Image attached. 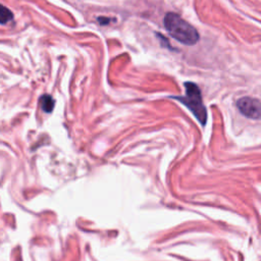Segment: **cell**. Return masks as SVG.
I'll return each instance as SVG.
<instances>
[{
	"label": "cell",
	"instance_id": "1",
	"mask_svg": "<svg viewBox=\"0 0 261 261\" xmlns=\"http://www.w3.org/2000/svg\"><path fill=\"white\" fill-rule=\"evenodd\" d=\"M163 23L167 33L173 39L185 45H195L200 39V35L196 28L174 12L166 13Z\"/></svg>",
	"mask_w": 261,
	"mask_h": 261
},
{
	"label": "cell",
	"instance_id": "2",
	"mask_svg": "<svg viewBox=\"0 0 261 261\" xmlns=\"http://www.w3.org/2000/svg\"><path fill=\"white\" fill-rule=\"evenodd\" d=\"M184 104L197 118V120L205 125L207 122V110L203 103L202 94L199 87L192 82L185 83V95L172 97Z\"/></svg>",
	"mask_w": 261,
	"mask_h": 261
},
{
	"label": "cell",
	"instance_id": "3",
	"mask_svg": "<svg viewBox=\"0 0 261 261\" xmlns=\"http://www.w3.org/2000/svg\"><path fill=\"white\" fill-rule=\"evenodd\" d=\"M239 111L251 119H261V101L252 97H242L237 101Z\"/></svg>",
	"mask_w": 261,
	"mask_h": 261
},
{
	"label": "cell",
	"instance_id": "4",
	"mask_svg": "<svg viewBox=\"0 0 261 261\" xmlns=\"http://www.w3.org/2000/svg\"><path fill=\"white\" fill-rule=\"evenodd\" d=\"M40 106L44 112L50 113V112H52V110L55 106V101L52 98V96L46 94L40 98Z\"/></svg>",
	"mask_w": 261,
	"mask_h": 261
},
{
	"label": "cell",
	"instance_id": "5",
	"mask_svg": "<svg viewBox=\"0 0 261 261\" xmlns=\"http://www.w3.org/2000/svg\"><path fill=\"white\" fill-rule=\"evenodd\" d=\"M12 18H13L12 12H11L7 7H5L4 5H2V7H1V13H0V21H1V23H2V24H5L6 22L10 21Z\"/></svg>",
	"mask_w": 261,
	"mask_h": 261
}]
</instances>
